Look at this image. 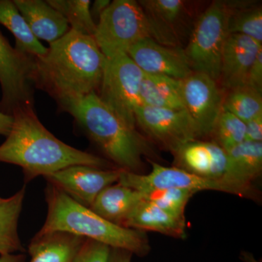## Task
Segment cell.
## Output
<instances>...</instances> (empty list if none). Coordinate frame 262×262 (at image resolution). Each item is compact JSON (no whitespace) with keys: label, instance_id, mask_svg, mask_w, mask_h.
Instances as JSON below:
<instances>
[{"label":"cell","instance_id":"6da1fadb","mask_svg":"<svg viewBox=\"0 0 262 262\" xmlns=\"http://www.w3.org/2000/svg\"><path fill=\"white\" fill-rule=\"evenodd\" d=\"M106 60L94 37L70 29L46 54L34 57V87L58 104L97 94Z\"/></svg>","mask_w":262,"mask_h":262},{"label":"cell","instance_id":"7a4b0ae2","mask_svg":"<svg viewBox=\"0 0 262 262\" xmlns=\"http://www.w3.org/2000/svg\"><path fill=\"white\" fill-rule=\"evenodd\" d=\"M6 139L0 145V163L18 165L26 184L73 165L113 169L107 160L72 147L57 139L41 123L34 108H19Z\"/></svg>","mask_w":262,"mask_h":262},{"label":"cell","instance_id":"3957f363","mask_svg":"<svg viewBox=\"0 0 262 262\" xmlns=\"http://www.w3.org/2000/svg\"><path fill=\"white\" fill-rule=\"evenodd\" d=\"M58 105L75 118L84 134L117 168L141 173L142 156L149 149L147 142L136 129L128 126L105 106L97 94Z\"/></svg>","mask_w":262,"mask_h":262},{"label":"cell","instance_id":"277c9868","mask_svg":"<svg viewBox=\"0 0 262 262\" xmlns=\"http://www.w3.org/2000/svg\"><path fill=\"white\" fill-rule=\"evenodd\" d=\"M45 193L48 214L37 234L69 232L111 248L125 250L137 256L149 254L151 247L144 231L120 227L108 222L51 183L48 182Z\"/></svg>","mask_w":262,"mask_h":262},{"label":"cell","instance_id":"5b68a950","mask_svg":"<svg viewBox=\"0 0 262 262\" xmlns=\"http://www.w3.org/2000/svg\"><path fill=\"white\" fill-rule=\"evenodd\" d=\"M228 20L226 2H213L196 18L184 48L193 72L205 74L217 82L229 35Z\"/></svg>","mask_w":262,"mask_h":262},{"label":"cell","instance_id":"8992f818","mask_svg":"<svg viewBox=\"0 0 262 262\" xmlns=\"http://www.w3.org/2000/svg\"><path fill=\"white\" fill-rule=\"evenodd\" d=\"M151 38L144 10L135 0H115L100 15L94 39L106 58L126 53L136 42Z\"/></svg>","mask_w":262,"mask_h":262},{"label":"cell","instance_id":"52a82bcc","mask_svg":"<svg viewBox=\"0 0 262 262\" xmlns=\"http://www.w3.org/2000/svg\"><path fill=\"white\" fill-rule=\"evenodd\" d=\"M144 73L127 53L106 58L97 96L101 102L132 128L142 106L141 86Z\"/></svg>","mask_w":262,"mask_h":262},{"label":"cell","instance_id":"ba28073f","mask_svg":"<svg viewBox=\"0 0 262 262\" xmlns=\"http://www.w3.org/2000/svg\"><path fill=\"white\" fill-rule=\"evenodd\" d=\"M151 163V170L148 174L122 170L118 183L139 192L162 189H186L195 193L212 190L235 194L253 201L259 199L258 190H248L230 183L203 178L177 167L169 168L155 162Z\"/></svg>","mask_w":262,"mask_h":262},{"label":"cell","instance_id":"9c48e42d","mask_svg":"<svg viewBox=\"0 0 262 262\" xmlns=\"http://www.w3.org/2000/svg\"><path fill=\"white\" fill-rule=\"evenodd\" d=\"M34 57L13 48L0 31L1 113L34 108Z\"/></svg>","mask_w":262,"mask_h":262},{"label":"cell","instance_id":"30bf717a","mask_svg":"<svg viewBox=\"0 0 262 262\" xmlns=\"http://www.w3.org/2000/svg\"><path fill=\"white\" fill-rule=\"evenodd\" d=\"M172 153L174 167L203 178L222 181L248 190L258 191L253 184L245 182L237 175L231 165L227 151L213 141L201 139L189 141Z\"/></svg>","mask_w":262,"mask_h":262},{"label":"cell","instance_id":"8fae6325","mask_svg":"<svg viewBox=\"0 0 262 262\" xmlns=\"http://www.w3.org/2000/svg\"><path fill=\"white\" fill-rule=\"evenodd\" d=\"M139 2L149 24L151 39L169 47L181 48L189 37L194 15L192 3L184 0H141Z\"/></svg>","mask_w":262,"mask_h":262},{"label":"cell","instance_id":"7c38bea8","mask_svg":"<svg viewBox=\"0 0 262 262\" xmlns=\"http://www.w3.org/2000/svg\"><path fill=\"white\" fill-rule=\"evenodd\" d=\"M136 122L148 136L171 151L201 139L195 122L186 110L141 106L136 113Z\"/></svg>","mask_w":262,"mask_h":262},{"label":"cell","instance_id":"4fadbf2b","mask_svg":"<svg viewBox=\"0 0 262 262\" xmlns=\"http://www.w3.org/2000/svg\"><path fill=\"white\" fill-rule=\"evenodd\" d=\"M217 81L194 72L181 80L184 108L195 122L202 138L211 136L223 110L224 96Z\"/></svg>","mask_w":262,"mask_h":262},{"label":"cell","instance_id":"5bb4252c","mask_svg":"<svg viewBox=\"0 0 262 262\" xmlns=\"http://www.w3.org/2000/svg\"><path fill=\"white\" fill-rule=\"evenodd\" d=\"M122 169L73 165L44 178L82 206L90 208L105 188L118 182Z\"/></svg>","mask_w":262,"mask_h":262},{"label":"cell","instance_id":"9a60e30c","mask_svg":"<svg viewBox=\"0 0 262 262\" xmlns=\"http://www.w3.org/2000/svg\"><path fill=\"white\" fill-rule=\"evenodd\" d=\"M126 53L148 75L167 76L182 80L194 72L184 48L163 46L151 38L136 42Z\"/></svg>","mask_w":262,"mask_h":262},{"label":"cell","instance_id":"2e32d148","mask_svg":"<svg viewBox=\"0 0 262 262\" xmlns=\"http://www.w3.org/2000/svg\"><path fill=\"white\" fill-rule=\"evenodd\" d=\"M261 49V43L247 36L229 34L222 53L221 84L229 91L244 87L248 71Z\"/></svg>","mask_w":262,"mask_h":262},{"label":"cell","instance_id":"e0dca14e","mask_svg":"<svg viewBox=\"0 0 262 262\" xmlns=\"http://www.w3.org/2000/svg\"><path fill=\"white\" fill-rule=\"evenodd\" d=\"M13 3L38 40L42 39L51 44L71 29L64 16L47 1L14 0Z\"/></svg>","mask_w":262,"mask_h":262},{"label":"cell","instance_id":"ac0fdd59","mask_svg":"<svg viewBox=\"0 0 262 262\" xmlns=\"http://www.w3.org/2000/svg\"><path fill=\"white\" fill-rule=\"evenodd\" d=\"M123 227L144 232L152 231L177 238H184L186 233L185 219L170 214L144 199L133 208Z\"/></svg>","mask_w":262,"mask_h":262},{"label":"cell","instance_id":"d6986e66","mask_svg":"<svg viewBox=\"0 0 262 262\" xmlns=\"http://www.w3.org/2000/svg\"><path fill=\"white\" fill-rule=\"evenodd\" d=\"M86 239L64 232L37 234L29 246L30 262H73Z\"/></svg>","mask_w":262,"mask_h":262},{"label":"cell","instance_id":"ffe728a7","mask_svg":"<svg viewBox=\"0 0 262 262\" xmlns=\"http://www.w3.org/2000/svg\"><path fill=\"white\" fill-rule=\"evenodd\" d=\"M142 199L141 192L117 182L103 189L89 208L108 222L123 227L127 215Z\"/></svg>","mask_w":262,"mask_h":262},{"label":"cell","instance_id":"44dd1931","mask_svg":"<svg viewBox=\"0 0 262 262\" xmlns=\"http://www.w3.org/2000/svg\"><path fill=\"white\" fill-rule=\"evenodd\" d=\"M141 100L142 106L185 110L181 80L167 76L144 74L141 86Z\"/></svg>","mask_w":262,"mask_h":262},{"label":"cell","instance_id":"7402d4cb","mask_svg":"<svg viewBox=\"0 0 262 262\" xmlns=\"http://www.w3.org/2000/svg\"><path fill=\"white\" fill-rule=\"evenodd\" d=\"M26 194L24 185L9 198L0 196V256L24 252L19 237V217Z\"/></svg>","mask_w":262,"mask_h":262},{"label":"cell","instance_id":"603a6c76","mask_svg":"<svg viewBox=\"0 0 262 262\" xmlns=\"http://www.w3.org/2000/svg\"><path fill=\"white\" fill-rule=\"evenodd\" d=\"M0 24L14 35L16 49L34 57L46 54L48 48L34 37L13 1L0 0Z\"/></svg>","mask_w":262,"mask_h":262},{"label":"cell","instance_id":"cb8c5ba5","mask_svg":"<svg viewBox=\"0 0 262 262\" xmlns=\"http://www.w3.org/2000/svg\"><path fill=\"white\" fill-rule=\"evenodd\" d=\"M228 29L229 34H238L262 44V9L261 6L248 2H229Z\"/></svg>","mask_w":262,"mask_h":262},{"label":"cell","instance_id":"d4e9b609","mask_svg":"<svg viewBox=\"0 0 262 262\" xmlns=\"http://www.w3.org/2000/svg\"><path fill=\"white\" fill-rule=\"evenodd\" d=\"M227 151L234 171L245 182L253 184L262 172V142L244 141Z\"/></svg>","mask_w":262,"mask_h":262},{"label":"cell","instance_id":"484cf974","mask_svg":"<svg viewBox=\"0 0 262 262\" xmlns=\"http://www.w3.org/2000/svg\"><path fill=\"white\" fill-rule=\"evenodd\" d=\"M47 2L64 16L71 29L94 37L96 23L91 15L90 0H48Z\"/></svg>","mask_w":262,"mask_h":262},{"label":"cell","instance_id":"4316f807","mask_svg":"<svg viewBox=\"0 0 262 262\" xmlns=\"http://www.w3.org/2000/svg\"><path fill=\"white\" fill-rule=\"evenodd\" d=\"M223 108L246 123L262 115L261 93L246 86L229 90L224 98Z\"/></svg>","mask_w":262,"mask_h":262},{"label":"cell","instance_id":"83f0119b","mask_svg":"<svg viewBox=\"0 0 262 262\" xmlns=\"http://www.w3.org/2000/svg\"><path fill=\"white\" fill-rule=\"evenodd\" d=\"M245 135L246 123L223 108L212 131V141L227 150L244 142Z\"/></svg>","mask_w":262,"mask_h":262},{"label":"cell","instance_id":"f1b7e54d","mask_svg":"<svg viewBox=\"0 0 262 262\" xmlns=\"http://www.w3.org/2000/svg\"><path fill=\"white\" fill-rule=\"evenodd\" d=\"M143 199L168 212L170 214L185 219L186 206L195 192L181 189H152L141 192Z\"/></svg>","mask_w":262,"mask_h":262},{"label":"cell","instance_id":"f546056e","mask_svg":"<svg viewBox=\"0 0 262 262\" xmlns=\"http://www.w3.org/2000/svg\"><path fill=\"white\" fill-rule=\"evenodd\" d=\"M110 250L106 245L86 239L73 262H108Z\"/></svg>","mask_w":262,"mask_h":262},{"label":"cell","instance_id":"4dcf8cb0","mask_svg":"<svg viewBox=\"0 0 262 262\" xmlns=\"http://www.w3.org/2000/svg\"><path fill=\"white\" fill-rule=\"evenodd\" d=\"M245 86L262 93V49L258 52L248 71Z\"/></svg>","mask_w":262,"mask_h":262},{"label":"cell","instance_id":"1f68e13d","mask_svg":"<svg viewBox=\"0 0 262 262\" xmlns=\"http://www.w3.org/2000/svg\"><path fill=\"white\" fill-rule=\"evenodd\" d=\"M245 141L262 142V115L246 122Z\"/></svg>","mask_w":262,"mask_h":262},{"label":"cell","instance_id":"d6a6232c","mask_svg":"<svg viewBox=\"0 0 262 262\" xmlns=\"http://www.w3.org/2000/svg\"><path fill=\"white\" fill-rule=\"evenodd\" d=\"M133 254L125 250L111 248L108 262H131Z\"/></svg>","mask_w":262,"mask_h":262},{"label":"cell","instance_id":"836d02e7","mask_svg":"<svg viewBox=\"0 0 262 262\" xmlns=\"http://www.w3.org/2000/svg\"><path fill=\"white\" fill-rule=\"evenodd\" d=\"M111 3L110 0H96L93 3L91 8V15L95 20V18H99L100 15L102 14L103 12L107 8L108 5Z\"/></svg>","mask_w":262,"mask_h":262},{"label":"cell","instance_id":"e575fe53","mask_svg":"<svg viewBox=\"0 0 262 262\" xmlns=\"http://www.w3.org/2000/svg\"><path fill=\"white\" fill-rule=\"evenodd\" d=\"M13 116L5 115L0 112V135L7 136L13 125Z\"/></svg>","mask_w":262,"mask_h":262},{"label":"cell","instance_id":"d590c367","mask_svg":"<svg viewBox=\"0 0 262 262\" xmlns=\"http://www.w3.org/2000/svg\"><path fill=\"white\" fill-rule=\"evenodd\" d=\"M26 256L24 253H14V254L0 256V262H25Z\"/></svg>","mask_w":262,"mask_h":262}]
</instances>
